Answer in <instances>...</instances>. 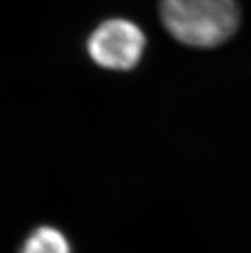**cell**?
<instances>
[{"instance_id": "cell-1", "label": "cell", "mask_w": 251, "mask_h": 253, "mask_svg": "<svg viewBox=\"0 0 251 253\" xmlns=\"http://www.w3.org/2000/svg\"><path fill=\"white\" fill-rule=\"evenodd\" d=\"M160 17L176 40L195 48L223 44L241 21L236 0H160Z\"/></svg>"}, {"instance_id": "cell-2", "label": "cell", "mask_w": 251, "mask_h": 253, "mask_svg": "<svg viewBox=\"0 0 251 253\" xmlns=\"http://www.w3.org/2000/svg\"><path fill=\"white\" fill-rule=\"evenodd\" d=\"M146 39L143 30L128 19L113 18L100 23L87 40L90 57L100 67L128 71L143 58Z\"/></svg>"}, {"instance_id": "cell-3", "label": "cell", "mask_w": 251, "mask_h": 253, "mask_svg": "<svg viewBox=\"0 0 251 253\" xmlns=\"http://www.w3.org/2000/svg\"><path fill=\"white\" fill-rule=\"evenodd\" d=\"M19 253H72V250L61 230L53 226H40L26 238Z\"/></svg>"}]
</instances>
